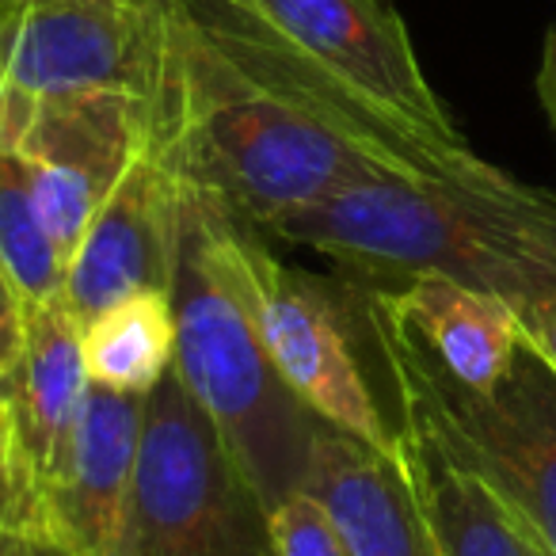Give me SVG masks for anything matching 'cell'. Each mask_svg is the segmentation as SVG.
I'll return each mask as SVG.
<instances>
[{"label":"cell","instance_id":"15","mask_svg":"<svg viewBox=\"0 0 556 556\" xmlns=\"http://www.w3.org/2000/svg\"><path fill=\"white\" fill-rule=\"evenodd\" d=\"M401 457L439 556H553L548 545L472 472L401 427Z\"/></svg>","mask_w":556,"mask_h":556},{"label":"cell","instance_id":"20","mask_svg":"<svg viewBox=\"0 0 556 556\" xmlns=\"http://www.w3.org/2000/svg\"><path fill=\"white\" fill-rule=\"evenodd\" d=\"M24 317H27L24 294L16 290L4 263H0V374L9 370L20 358V351H24Z\"/></svg>","mask_w":556,"mask_h":556},{"label":"cell","instance_id":"19","mask_svg":"<svg viewBox=\"0 0 556 556\" xmlns=\"http://www.w3.org/2000/svg\"><path fill=\"white\" fill-rule=\"evenodd\" d=\"M0 526H27V503L16 472V446H12V419L4 393H0Z\"/></svg>","mask_w":556,"mask_h":556},{"label":"cell","instance_id":"5","mask_svg":"<svg viewBox=\"0 0 556 556\" xmlns=\"http://www.w3.org/2000/svg\"><path fill=\"white\" fill-rule=\"evenodd\" d=\"M187 0H42L24 9L0 111V146L12 149L31 103L50 96L115 92L149 118L161 156L184 108Z\"/></svg>","mask_w":556,"mask_h":556},{"label":"cell","instance_id":"11","mask_svg":"<svg viewBox=\"0 0 556 556\" xmlns=\"http://www.w3.org/2000/svg\"><path fill=\"white\" fill-rule=\"evenodd\" d=\"M146 396L88 386L70 446L42 503L39 530L73 556H111L138 477Z\"/></svg>","mask_w":556,"mask_h":556},{"label":"cell","instance_id":"4","mask_svg":"<svg viewBox=\"0 0 556 556\" xmlns=\"http://www.w3.org/2000/svg\"><path fill=\"white\" fill-rule=\"evenodd\" d=\"M176 309V370L244 477L270 510L309 488L317 419L278 378L252 317L217 270L206 248L194 191L184 184L179 248L172 270Z\"/></svg>","mask_w":556,"mask_h":556},{"label":"cell","instance_id":"13","mask_svg":"<svg viewBox=\"0 0 556 556\" xmlns=\"http://www.w3.org/2000/svg\"><path fill=\"white\" fill-rule=\"evenodd\" d=\"M340 522L351 556H439L434 533L396 450L366 446L355 434L320 427L309 488Z\"/></svg>","mask_w":556,"mask_h":556},{"label":"cell","instance_id":"14","mask_svg":"<svg viewBox=\"0 0 556 556\" xmlns=\"http://www.w3.org/2000/svg\"><path fill=\"white\" fill-rule=\"evenodd\" d=\"M378 298L408 325V332L469 389H495L522 343V320L500 294L465 287L442 275L408 278Z\"/></svg>","mask_w":556,"mask_h":556},{"label":"cell","instance_id":"21","mask_svg":"<svg viewBox=\"0 0 556 556\" xmlns=\"http://www.w3.org/2000/svg\"><path fill=\"white\" fill-rule=\"evenodd\" d=\"M518 320H522V340L556 370V294L518 309Z\"/></svg>","mask_w":556,"mask_h":556},{"label":"cell","instance_id":"6","mask_svg":"<svg viewBox=\"0 0 556 556\" xmlns=\"http://www.w3.org/2000/svg\"><path fill=\"white\" fill-rule=\"evenodd\" d=\"M191 187V184H187ZM199 199L202 232L217 270L240 298L263 351L294 396L343 434L393 454L401 427H393L363 374L343 305L320 278L278 260L248 222L232 217L217 199L191 187Z\"/></svg>","mask_w":556,"mask_h":556},{"label":"cell","instance_id":"10","mask_svg":"<svg viewBox=\"0 0 556 556\" xmlns=\"http://www.w3.org/2000/svg\"><path fill=\"white\" fill-rule=\"evenodd\" d=\"M184 179L156 153H141L92 217L65 270L62 302L88 325L96 313L146 290H172Z\"/></svg>","mask_w":556,"mask_h":556},{"label":"cell","instance_id":"2","mask_svg":"<svg viewBox=\"0 0 556 556\" xmlns=\"http://www.w3.org/2000/svg\"><path fill=\"white\" fill-rule=\"evenodd\" d=\"M270 237L328 255L358 287L442 275L526 309L556 294V194L477 153L434 168H389L294 210Z\"/></svg>","mask_w":556,"mask_h":556},{"label":"cell","instance_id":"8","mask_svg":"<svg viewBox=\"0 0 556 556\" xmlns=\"http://www.w3.org/2000/svg\"><path fill=\"white\" fill-rule=\"evenodd\" d=\"M343 88L439 149H469L393 0H229Z\"/></svg>","mask_w":556,"mask_h":556},{"label":"cell","instance_id":"12","mask_svg":"<svg viewBox=\"0 0 556 556\" xmlns=\"http://www.w3.org/2000/svg\"><path fill=\"white\" fill-rule=\"evenodd\" d=\"M88 366L80 348V320L70 305L27 302L24 351L0 374V393L9 404L16 472L27 503V526L39 530L42 503L58 477V465L70 446L73 424L88 393Z\"/></svg>","mask_w":556,"mask_h":556},{"label":"cell","instance_id":"9","mask_svg":"<svg viewBox=\"0 0 556 556\" xmlns=\"http://www.w3.org/2000/svg\"><path fill=\"white\" fill-rule=\"evenodd\" d=\"M149 146L153 130L146 111L126 96H50L27 108L12 149L24 156L35 206L65 263Z\"/></svg>","mask_w":556,"mask_h":556},{"label":"cell","instance_id":"7","mask_svg":"<svg viewBox=\"0 0 556 556\" xmlns=\"http://www.w3.org/2000/svg\"><path fill=\"white\" fill-rule=\"evenodd\" d=\"M111 556H278L270 507L176 366L146 396L138 477Z\"/></svg>","mask_w":556,"mask_h":556},{"label":"cell","instance_id":"24","mask_svg":"<svg viewBox=\"0 0 556 556\" xmlns=\"http://www.w3.org/2000/svg\"><path fill=\"white\" fill-rule=\"evenodd\" d=\"M24 9L12 0H0V111L9 100V70H12V47H16V27Z\"/></svg>","mask_w":556,"mask_h":556},{"label":"cell","instance_id":"18","mask_svg":"<svg viewBox=\"0 0 556 556\" xmlns=\"http://www.w3.org/2000/svg\"><path fill=\"white\" fill-rule=\"evenodd\" d=\"M270 533H275L278 556H351L332 510L313 492H298L270 510Z\"/></svg>","mask_w":556,"mask_h":556},{"label":"cell","instance_id":"1","mask_svg":"<svg viewBox=\"0 0 556 556\" xmlns=\"http://www.w3.org/2000/svg\"><path fill=\"white\" fill-rule=\"evenodd\" d=\"M184 108L161 161L252 229L389 168H434L439 149L358 100L229 0H187Z\"/></svg>","mask_w":556,"mask_h":556},{"label":"cell","instance_id":"16","mask_svg":"<svg viewBox=\"0 0 556 556\" xmlns=\"http://www.w3.org/2000/svg\"><path fill=\"white\" fill-rule=\"evenodd\" d=\"M88 381L118 393L149 396L176 366V309L172 294L146 290L96 313L80 325Z\"/></svg>","mask_w":556,"mask_h":556},{"label":"cell","instance_id":"22","mask_svg":"<svg viewBox=\"0 0 556 556\" xmlns=\"http://www.w3.org/2000/svg\"><path fill=\"white\" fill-rule=\"evenodd\" d=\"M0 556H73L62 541L35 526H0Z\"/></svg>","mask_w":556,"mask_h":556},{"label":"cell","instance_id":"3","mask_svg":"<svg viewBox=\"0 0 556 556\" xmlns=\"http://www.w3.org/2000/svg\"><path fill=\"white\" fill-rule=\"evenodd\" d=\"M358 320L374 340L401 424L454 465L484 480L556 556V370L518 343L495 389H469L408 332L401 317L358 287Z\"/></svg>","mask_w":556,"mask_h":556},{"label":"cell","instance_id":"25","mask_svg":"<svg viewBox=\"0 0 556 556\" xmlns=\"http://www.w3.org/2000/svg\"><path fill=\"white\" fill-rule=\"evenodd\" d=\"M12 4H20V9H31V4H42V0H12Z\"/></svg>","mask_w":556,"mask_h":556},{"label":"cell","instance_id":"23","mask_svg":"<svg viewBox=\"0 0 556 556\" xmlns=\"http://www.w3.org/2000/svg\"><path fill=\"white\" fill-rule=\"evenodd\" d=\"M538 100L541 111H545L548 126H553V138H556V27L545 35V50H541V65H538Z\"/></svg>","mask_w":556,"mask_h":556},{"label":"cell","instance_id":"17","mask_svg":"<svg viewBox=\"0 0 556 556\" xmlns=\"http://www.w3.org/2000/svg\"><path fill=\"white\" fill-rule=\"evenodd\" d=\"M0 263L24 302H58L65 294L70 263L62 260L35 206L24 156L4 146H0Z\"/></svg>","mask_w":556,"mask_h":556}]
</instances>
